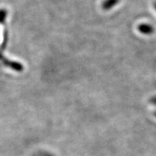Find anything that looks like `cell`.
Returning a JSON list of instances; mask_svg holds the SVG:
<instances>
[{
  "label": "cell",
  "mask_w": 156,
  "mask_h": 156,
  "mask_svg": "<svg viewBox=\"0 0 156 156\" xmlns=\"http://www.w3.org/2000/svg\"><path fill=\"white\" fill-rule=\"evenodd\" d=\"M0 61L2 62L5 66L11 68V69H12L13 70H15V71L16 72H19V73H20V72L23 71V69H24V67H23L20 62L9 60L8 58L5 57V56H4L1 53H0Z\"/></svg>",
  "instance_id": "6da1fadb"
},
{
  "label": "cell",
  "mask_w": 156,
  "mask_h": 156,
  "mask_svg": "<svg viewBox=\"0 0 156 156\" xmlns=\"http://www.w3.org/2000/svg\"><path fill=\"white\" fill-rule=\"evenodd\" d=\"M137 30L140 33L144 35H151L155 32V28L151 24L147 23H142L138 25Z\"/></svg>",
  "instance_id": "7a4b0ae2"
},
{
  "label": "cell",
  "mask_w": 156,
  "mask_h": 156,
  "mask_svg": "<svg viewBox=\"0 0 156 156\" xmlns=\"http://www.w3.org/2000/svg\"><path fill=\"white\" fill-rule=\"evenodd\" d=\"M120 0H104L101 4V7L103 10H110L119 3Z\"/></svg>",
  "instance_id": "3957f363"
},
{
  "label": "cell",
  "mask_w": 156,
  "mask_h": 156,
  "mask_svg": "<svg viewBox=\"0 0 156 156\" xmlns=\"http://www.w3.org/2000/svg\"><path fill=\"white\" fill-rule=\"evenodd\" d=\"M6 17H7V12L5 9H0V23L5 22Z\"/></svg>",
  "instance_id": "277c9868"
},
{
  "label": "cell",
  "mask_w": 156,
  "mask_h": 156,
  "mask_svg": "<svg viewBox=\"0 0 156 156\" xmlns=\"http://www.w3.org/2000/svg\"><path fill=\"white\" fill-rule=\"evenodd\" d=\"M149 102L151 103V104H153V106H156V95H155V96L151 97V98H150Z\"/></svg>",
  "instance_id": "5b68a950"
},
{
  "label": "cell",
  "mask_w": 156,
  "mask_h": 156,
  "mask_svg": "<svg viewBox=\"0 0 156 156\" xmlns=\"http://www.w3.org/2000/svg\"><path fill=\"white\" fill-rule=\"evenodd\" d=\"M153 7H154V9L156 10V2H155L153 3Z\"/></svg>",
  "instance_id": "8992f818"
},
{
  "label": "cell",
  "mask_w": 156,
  "mask_h": 156,
  "mask_svg": "<svg viewBox=\"0 0 156 156\" xmlns=\"http://www.w3.org/2000/svg\"><path fill=\"white\" fill-rule=\"evenodd\" d=\"M154 115H155V116H156V112H155V113H154Z\"/></svg>",
  "instance_id": "52a82bcc"
}]
</instances>
